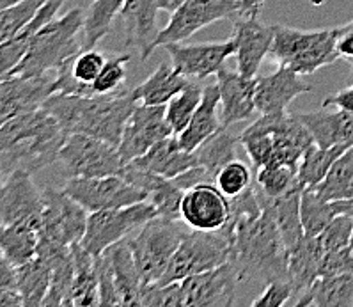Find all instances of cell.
I'll list each match as a JSON object with an SVG mask.
<instances>
[{"instance_id":"cell-1","label":"cell","mask_w":353,"mask_h":307,"mask_svg":"<svg viewBox=\"0 0 353 307\" xmlns=\"http://www.w3.org/2000/svg\"><path fill=\"white\" fill-rule=\"evenodd\" d=\"M70 137L48 110L39 108L2 123L0 128V167L2 179L13 170L36 172L59 160Z\"/></svg>"},{"instance_id":"cell-2","label":"cell","mask_w":353,"mask_h":307,"mask_svg":"<svg viewBox=\"0 0 353 307\" xmlns=\"http://www.w3.org/2000/svg\"><path fill=\"white\" fill-rule=\"evenodd\" d=\"M135 105L137 101L132 92L121 89L96 96L54 92L45 101L43 108L61 123L68 135L85 133L119 146L126 121L132 116Z\"/></svg>"},{"instance_id":"cell-3","label":"cell","mask_w":353,"mask_h":307,"mask_svg":"<svg viewBox=\"0 0 353 307\" xmlns=\"http://www.w3.org/2000/svg\"><path fill=\"white\" fill-rule=\"evenodd\" d=\"M263 212L236 220L233 231V259L241 281L259 277L265 282L290 281L288 247L279 231L270 206L265 201L261 188Z\"/></svg>"},{"instance_id":"cell-4","label":"cell","mask_w":353,"mask_h":307,"mask_svg":"<svg viewBox=\"0 0 353 307\" xmlns=\"http://www.w3.org/2000/svg\"><path fill=\"white\" fill-rule=\"evenodd\" d=\"M83 23L85 11L80 8L71 9L61 18H54L39 30L18 66L4 77H38L59 70L68 59L83 48V41L79 39Z\"/></svg>"},{"instance_id":"cell-5","label":"cell","mask_w":353,"mask_h":307,"mask_svg":"<svg viewBox=\"0 0 353 307\" xmlns=\"http://www.w3.org/2000/svg\"><path fill=\"white\" fill-rule=\"evenodd\" d=\"M268 57L279 66L291 68L299 75H312L341 57L337 52V30H302L274 26V43Z\"/></svg>"},{"instance_id":"cell-6","label":"cell","mask_w":353,"mask_h":307,"mask_svg":"<svg viewBox=\"0 0 353 307\" xmlns=\"http://www.w3.org/2000/svg\"><path fill=\"white\" fill-rule=\"evenodd\" d=\"M185 226L187 224L181 219L157 215L139 228L135 237L130 238L133 257L144 284H153L163 277L187 232Z\"/></svg>"},{"instance_id":"cell-7","label":"cell","mask_w":353,"mask_h":307,"mask_svg":"<svg viewBox=\"0 0 353 307\" xmlns=\"http://www.w3.org/2000/svg\"><path fill=\"white\" fill-rule=\"evenodd\" d=\"M233 259V237L224 229L185 232L183 240L169 263V268L157 284L183 281L190 275L208 272Z\"/></svg>"},{"instance_id":"cell-8","label":"cell","mask_w":353,"mask_h":307,"mask_svg":"<svg viewBox=\"0 0 353 307\" xmlns=\"http://www.w3.org/2000/svg\"><path fill=\"white\" fill-rule=\"evenodd\" d=\"M68 178H100L123 175L126 164L117 146L85 133H71L59 153Z\"/></svg>"},{"instance_id":"cell-9","label":"cell","mask_w":353,"mask_h":307,"mask_svg":"<svg viewBox=\"0 0 353 307\" xmlns=\"http://www.w3.org/2000/svg\"><path fill=\"white\" fill-rule=\"evenodd\" d=\"M157 215V208L151 201L92 212L89 213L88 229L80 245L94 257L100 256L110 245L128 238L130 232L142 228L148 220Z\"/></svg>"},{"instance_id":"cell-10","label":"cell","mask_w":353,"mask_h":307,"mask_svg":"<svg viewBox=\"0 0 353 307\" xmlns=\"http://www.w3.org/2000/svg\"><path fill=\"white\" fill-rule=\"evenodd\" d=\"M63 190L79 201L89 213L148 201V194L123 175L100 176V178H68Z\"/></svg>"},{"instance_id":"cell-11","label":"cell","mask_w":353,"mask_h":307,"mask_svg":"<svg viewBox=\"0 0 353 307\" xmlns=\"http://www.w3.org/2000/svg\"><path fill=\"white\" fill-rule=\"evenodd\" d=\"M41 238L61 245L80 244L88 229L89 212L64 190L43 188Z\"/></svg>"},{"instance_id":"cell-12","label":"cell","mask_w":353,"mask_h":307,"mask_svg":"<svg viewBox=\"0 0 353 307\" xmlns=\"http://www.w3.org/2000/svg\"><path fill=\"white\" fill-rule=\"evenodd\" d=\"M241 11V0H188L176 9L165 29L160 30L154 50L169 43H183L197 30Z\"/></svg>"},{"instance_id":"cell-13","label":"cell","mask_w":353,"mask_h":307,"mask_svg":"<svg viewBox=\"0 0 353 307\" xmlns=\"http://www.w3.org/2000/svg\"><path fill=\"white\" fill-rule=\"evenodd\" d=\"M43 190L34 183L29 170H13L2 179L0 188V220L2 226L30 224L41 229Z\"/></svg>"},{"instance_id":"cell-14","label":"cell","mask_w":353,"mask_h":307,"mask_svg":"<svg viewBox=\"0 0 353 307\" xmlns=\"http://www.w3.org/2000/svg\"><path fill=\"white\" fill-rule=\"evenodd\" d=\"M174 135L167 121L165 105L137 103L128 117L117 150L125 164L133 162L145 155L157 142Z\"/></svg>"},{"instance_id":"cell-15","label":"cell","mask_w":353,"mask_h":307,"mask_svg":"<svg viewBox=\"0 0 353 307\" xmlns=\"http://www.w3.org/2000/svg\"><path fill=\"white\" fill-rule=\"evenodd\" d=\"M241 282L240 272L233 261L216 268L190 275L181 281L183 306L228 307L234 302V291Z\"/></svg>"},{"instance_id":"cell-16","label":"cell","mask_w":353,"mask_h":307,"mask_svg":"<svg viewBox=\"0 0 353 307\" xmlns=\"http://www.w3.org/2000/svg\"><path fill=\"white\" fill-rule=\"evenodd\" d=\"M231 199L213 185V181L199 183L185 192L181 201V220L187 228L197 231H216L229 220Z\"/></svg>"},{"instance_id":"cell-17","label":"cell","mask_w":353,"mask_h":307,"mask_svg":"<svg viewBox=\"0 0 353 307\" xmlns=\"http://www.w3.org/2000/svg\"><path fill=\"white\" fill-rule=\"evenodd\" d=\"M163 48L169 52L170 63L181 75L197 80L216 75L224 68L225 61L236 54L233 39L199 45H185V41L169 43Z\"/></svg>"},{"instance_id":"cell-18","label":"cell","mask_w":353,"mask_h":307,"mask_svg":"<svg viewBox=\"0 0 353 307\" xmlns=\"http://www.w3.org/2000/svg\"><path fill=\"white\" fill-rule=\"evenodd\" d=\"M55 92V77H2L0 83V123L43 108Z\"/></svg>"},{"instance_id":"cell-19","label":"cell","mask_w":353,"mask_h":307,"mask_svg":"<svg viewBox=\"0 0 353 307\" xmlns=\"http://www.w3.org/2000/svg\"><path fill=\"white\" fill-rule=\"evenodd\" d=\"M236 46L238 71L243 77L256 79L259 66L268 57L274 43V26H266L258 17H243L234 23L233 38Z\"/></svg>"},{"instance_id":"cell-20","label":"cell","mask_w":353,"mask_h":307,"mask_svg":"<svg viewBox=\"0 0 353 307\" xmlns=\"http://www.w3.org/2000/svg\"><path fill=\"white\" fill-rule=\"evenodd\" d=\"M296 71L279 66L270 75L256 77V108L259 114L286 112L296 96L312 91V86L300 79Z\"/></svg>"},{"instance_id":"cell-21","label":"cell","mask_w":353,"mask_h":307,"mask_svg":"<svg viewBox=\"0 0 353 307\" xmlns=\"http://www.w3.org/2000/svg\"><path fill=\"white\" fill-rule=\"evenodd\" d=\"M216 86L221 91L222 128L247 121L252 117L256 108V83L258 80L243 77L240 71L222 68L216 73Z\"/></svg>"},{"instance_id":"cell-22","label":"cell","mask_w":353,"mask_h":307,"mask_svg":"<svg viewBox=\"0 0 353 307\" xmlns=\"http://www.w3.org/2000/svg\"><path fill=\"white\" fill-rule=\"evenodd\" d=\"M160 0H126L121 9V20L125 26V46L139 48L142 61H148L154 52L158 30L157 13Z\"/></svg>"},{"instance_id":"cell-23","label":"cell","mask_w":353,"mask_h":307,"mask_svg":"<svg viewBox=\"0 0 353 307\" xmlns=\"http://www.w3.org/2000/svg\"><path fill=\"white\" fill-rule=\"evenodd\" d=\"M123 176L148 194V201L153 203L158 215L167 219H181V201L185 190L176 185L174 179L142 169L135 164H126Z\"/></svg>"},{"instance_id":"cell-24","label":"cell","mask_w":353,"mask_h":307,"mask_svg":"<svg viewBox=\"0 0 353 307\" xmlns=\"http://www.w3.org/2000/svg\"><path fill=\"white\" fill-rule=\"evenodd\" d=\"M130 164H135L142 169L153 170L157 175H162L170 179L179 176L185 170L192 169V167L199 166L196 153L185 150L178 135H170V137L157 142L148 153Z\"/></svg>"},{"instance_id":"cell-25","label":"cell","mask_w":353,"mask_h":307,"mask_svg":"<svg viewBox=\"0 0 353 307\" xmlns=\"http://www.w3.org/2000/svg\"><path fill=\"white\" fill-rule=\"evenodd\" d=\"M103 252L107 254L110 268H112L123 306H141V290L144 282H142V275L139 272L135 257H133L130 237L110 245Z\"/></svg>"},{"instance_id":"cell-26","label":"cell","mask_w":353,"mask_h":307,"mask_svg":"<svg viewBox=\"0 0 353 307\" xmlns=\"http://www.w3.org/2000/svg\"><path fill=\"white\" fill-rule=\"evenodd\" d=\"M63 4L64 0H46L43 8L38 11V14L17 36H13L8 41L0 43V75H8L14 66H18V63L29 52L34 38L38 36V32L46 23H50L54 20L55 14H57V11Z\"/></svg>"},{"instance_id":"cell-27","label":"cell","mask_w":353,"mask_h":307,"mask_svg":"<svg viewBox=\"0 0 353 307\" xmlns=\"http://www.w3.org/2000/svg\"><path fill=\"white\" fill-rule=\"evenodd\" d=\"M323 254L320 237H311V235H303L302 240L288 250L290 282L299 297L303 291H307L312 286V282L320 277Z\"/></svg>"},{"instance_id":"cell-28","label":"cell","mask_w":353,"mask_h":307,"mask_svg":"<svg viewBox=\"0 0 353 307\" xmlns=\"http://www.w3.org/2000/svg\"><path fill=\"white\" fill-rule=\"evenodd\" d=\"M219 108H221V91L215 82L204 88L203 101L197 107L187 128L178 135L185 150L196 151L206 139L212 137L213 133L222 128V119H219Z\"/></svg>"},{"instance_id":"cell-29","label":"cell","mask_w":353,"mask_h":307,"mask_svg":"<svg viewBox=\"0 0 353 307\" xmlns=\"http://www.w3.org/2000/svg\"><path fill=\"white\" fill-rule=\"evenodd\" d=\"M190 83V79L181 75L174 66L160 63L141 86L133 89L132 95L137 103L142 105H167L176 95L183 91Z\"/></svg>"},{"instance_id":"cell-30","label":"cell","mask_w":353,"mask_h":307,"mask_svg":"<svg viewBox=\"0 0 353 307\" xmlns=\"http://www.w3.org/2000/svg\"><path fill=\"white\" fill-rule=\"evenodd\" d=\"M296 306L314 307H352L353 306V272L337 275H321L303 291Z\"/></svg>"},{"instance_id":"cell-31","label":"cell","mask_w":353,"mask_h":307,"mask_svg":"<svg viewBox=\"0 0 353 307\" xmlns=\"http://www.w3.org/2000/svg\"><path fill=\"white\" fill-rule=\"evenodd\" d=\"M71 256H73V265H75V279H73V288H71L70 299H68V306H100L96 257L89 254L80 244L71 245Z\"/></svg>"},{"instance_id":"cell-32","label":"cell","mask_w":353,"mask_h":307,"mask_svg":"<svg viewBox=\"0 0 353 307\" xmlns=\"http://www.w3.org/2000/svg\"><path fill=\"white\" fill-rule=\"evenodd\" d=\"M302 190L303 187L299 185L293 190L286 192L284 195H279V197H268L266 194H263L265 195V201L270 206L272 213H274V219L277 222L279 231L283 235V240L286 244L288 250L291 247H295L302 240L303 235H305L302 226V215H300Z\"/></svg>"},{"instance_id":"cell-33","label":"cell","mask_w":353,"mask_h":307,"mask_svg":"<svg viewBox=\"0 0 353 307\" xmlns=\"http://www.w3.org/2000/svg\"><path fill=\"white\" fill-rule=\"evenodd\" d=\"M41 229L30 224L2 226L0 232V249L13 266L26 265L27 261L38 256Z\"/></svg>"},{"instance_id":"cell-34","label":"cell","mask_w":353,"mask_h":307,"mask_svg":"<svg viewBox=\"0 0 353 307\" xmlns=\"http://www.w3.org/2000/svg\"><path fill=\"white\" fill-rule=\"evenodd\" d=\"M341 213H348L345 201L323 199L312 187H305L302 190L300 215H302V226L305 235H311V237L321 235L325 228Z\"/></svg>"},{"instance_id":"cell-35","label":"cell","mask_w":353,"mask_h":307,"mask_svg":"<svg viewBox=\"0 0 353 307\" xmlns=\"http://www.w3.org/2000/svg\"><path fill=\"white\" fill-rule=\"evenodd\" d=\"M18 290L26 307L43 306L52 282V263L43 256H36L26 265L17 266Z\"/></svg>"},{"instance_id":"cell-36","label":"cell","mask_w":353,"mask_h":307,"mask_svg":"<svg viewBox=\"0 0 353 307\" xmlns=\"http://www.w3.org/2000/svg\"><path fill=\"white\" fill-rule=\"evenodd\" d=\"M320 197L327 201H345L353 197V146L332 164L330 170L318 185H314Z\"/></svg>"},{"instance_id":"cell-37","label":"cell","mask_w":353,"mask_h":307,"mask_svg":"<svg viewBox=\"0 0 353 307\" xmlns=\"http://www.w3.org/2000/svg\"><path fill=\"white\" fill-rule=\"evenodd\" d=\"M238 144H240V139L231 135L228 128H221L213 133L212 137L206 139L194 153H196L199 166H203L213 178H216L222 167L236 160Z\"/></svg>"},{"instance_id":"cell-38","label":"cell","mask_w":353,"mask_h":307,"mask_svg":"<svg viewBox=\"0 0 353 307\" xmlns=\"http://www.w3.org/2000/svg\"><path fill=\"white\" fill-rule=\"evenodd\" d=\"M126 0H92V4L85 11V23H83V46L94 48L101 39L110 32L112 23Z\"/></svg>"},{"instance_id":"cell-39","label":"cell","mask_w":353,"mask_h":307,"mask_svg":"<svg viewBox=\"0 0 353 307\" xmlns=\"http://www.w3.org/2000/svg\"><path fill=\"white\" fill-rule=\"evenodd\" d=\"M350 146L337 144L332 148H321L318 144H312L305 153L299 166V183L303 188L314 187L327 176L332 164L336 162L341 155L348 150Z\"/></svg>"},{"instance_id":"cell-40","label":"cell","mask_w":353,"mask_h":307,"mask_svg":"<svg viewBox=\"0 0 353 307\" xmlns=\"http://www.w3.org/2000/svg\"><path fill=\"white\" fill-rule=\"evenodd\" d=\"M204 89L194 80H190L187 88L183 91L176 95L169 103L165 105L167 108V121H169L170 128L174 132V135H179L188 126L190 119L196 114L197 107L203 101Z\"/></svg>"},{"instance_id":"cell-41","label":"cell","mask_w":353,"mask_h":307,"mask_svg":"<svg viewBox=\"0 0 353 307\" xmlns=\"http://www.w3.org/2000/svg\"><path fill=\"white\" fill-rule=\"evenodd\" d=\"M256 183L261 188L263 194L268 197H279L286 192L299 187V169L290 166H266L258 169Z\"/></svg>"},{"instance_id":"cell-42","label":"cell","mask_w":353,"mask_h":307,"mask_svg":"<svg viewBox=\"0 0 353 307\" xmlns=\"http://www.w3.org/2000/svg\"><path fill=\"white\" fill-rule=\"evenodd\" d=\"M46 0H21L0 13V43L17 36L38 14Z\"/></svg>"},{"instance_id":"cell-43","label":"cell","mask_w":353,"mask_h":307,"mask_svg":"<svg viewBox=\"0 0 353 307\" xmlns=\"http://www.w3.org/2000/svg\"><path fill=\"white\" fill-rule=\"evenodd\" d=\"M215 183L216 187L221 188L228 197H236L252 185L254 179L250 167L247 164L240 162V160H233V162H229L228 166L219 170Z\"/></svg>"},{"instance_id":"cell-44","label":"cell","mask_w":353,"mask_h":307,"mask_svg":"<svg viewBox=\"0 0 353 307\" xmlns=\"http://www.w3.org/2000/svg\"><path fill=\"white\" fill-rule=\"evenodd\" d=\"M141 306L145 307H179L183 306L181 281L170 284H144L141 290Z\"/></svg>"},{"instance_id":"cell-45","label":"cell","mask_w":353,"mask_h":307,"mask_svg":"<svg viewBox=\"0 0 353 307\" xmlns=\"http://www.w3.org/2000/svg\"><path fill=\"white\" fill-rule=\"evenodd\" d=\"M318 237H320L323 252H332V250L350 247L353 237V215L352 213L337 215Z\"/></svg>"},{"instance_id":"cell-46","label":"cell","mask_w":353,"mask_h":307,"mask_svg":"<svg viewBox=\"0 0 353 307\" xmlns=\"http://www.w3.org/2000/svg\"><path fill=\"white\" fill-rule=\"evenodd\" d=\"M130 59H132V55L123 54L105 63L98 79L92 82L94 95H108V92L121 91V83L126 79V64L130 63Z\"/></svg>"},{"instance_id":"cell-47","label":"cell","mask_w":353,"mask_h":307,"mask_svg":"<svg viewBox=\"0 0 353 307\" xmlns=\"http://www.w3.org/2000/svg\"><path fill=\"white\" fill-rule=\"evenodd\" d=\"M96 268H98V291H100V306H123L119 291L116 286L112 268L108 263L107 254L101 252L96 256Z\"/></svg>"},{"instance_id":"cell-48","label":"cell","mask_w":353,"mask_h":307,"mask_svg":"<svg viewBox=\"0 0 353 307\" xmlns=\"http://www.w3.org/2000/svg\"><path fill=\"white\" fill-rule=\"evenodd\" d=\"M295 295V288L290 281L266 282V288L258 299L252 300V307H281L286 306Z\"/></svg>"},{"instance_id":"cell-49","label":"cell","mask_w":353,"mask_h":307,"mask_svg":"<svg viewBox=\"0 0 353 307\" xmlns=\"http://www.w3.org/2000/svg\"><path fill=\"white\" fill-rule=\"evenodd\" d=\"M350 272H353V256L350 247L323 254V261H321V268H320V277L321 275L350 274Z\"/></svg>"},{"instance_id":"cell-50","label":"cell","mask_w":353,"mask_h":307,"mask_svg":"<svg viewBox=\"0 0 353 307\" xmlns=\"http://www.w3.org/2000/svg\"><path fill=\"white\" fill-rule=\"evenodd\" d=\"M174 183L178 185L181 190H190V188H194L196 185H199V183H206V181H213V176L210 175L208 170L204 169L203 166H196V167H192V169L185 170V172H181L179 176H176Z\"/></svg>"},{"instance_id":"cell-51","label":"cell","mask_w":353,"mask_h":307,"mask_svg":"<svg viewBox=\"0 0 353 307\" xmlns=\"http://www.w3.org/2000/svg\"><path fill=\"white\" fill-rule=\"evenodd\" d=\"M321 107H336L339 110H345V112H353V83H348L345 89H341V91L327 96L321 101Z\"/></svg>"},{"instance_id":"cell-52","label":"cell","mask_w":353,"mask_h":307,"mask_svg":"<svg viewBox=\"0 0 353 307\" xmlns=\"http://www.w3.org/2000/svg\"><path fill=\"white\" fill-rule=\"evenodd\" d=\"M337 30V52L343 59L353 64V30L345 26L336 27Z\"/></svg>"},{"instance_id":"cell-53","label":"cell","mask_w":353,"mask_h":307,"mask_svg":"<svg viewBox=\"0 0 353 307\" xmlns=\"http://www.w3.org/2000/svg\"><path fill=\"white\" fill-rule=\"evenodd\" d=\"M266 0H241V17H258Z\"/></svg>"},{"instance_id":"cell-54","label":"cell","mask_w":353,"mask_h":307,"mask_svg":"<svg viewBox=\"0 0 353 307\" xmlns=\"http://www.w3.org/2000/svg\"><path fill=\"white\" fill-rule=\"evenodd\" d=\"M185 2H188V0H160V9L169 11V13H174L176 9L181 8Z\"/></svg>"},{"instance_id":"cell-55","label":"cell","mask_w":353,"mask_h":307,"mask_svg":"<svg viewBox=\"0 0 353 307\" xmlns=\"http://www.w3.org/2000/svg\"><path fill=\"white\" fill-rule=\"evenodd\" d=\"M18 2H21V0H0V9H8L11 6L18 4Z\"/></svg>"},{"instance_id":"cell-56","label":"cell","mask_w":353,"mask_h":307,"mask_svg":"<svg viewBox=\"0 0 353 307\" xmlns=\"http://www.w3.org/2000/svg\"><path fill=\"white\" fill-rule=\"evenodd\" d=\"M345 27H346V29H352L353 30V20L348 21V23H345Z\"/></svg>"},{"instance_id":"cell-57","label":"cell","mask_w":353,"mask_h":307,"mask_svg":"<svg viewBox=\"0 0 353 307\" xmlns=\"http://www.w3.org/2000/svg\"><path fill=\"white\" fill-rule=\"evenodd\" d=\"M350 249H352V256H353V237H352V244H350Z\"/></svg>"}]
</instances>
